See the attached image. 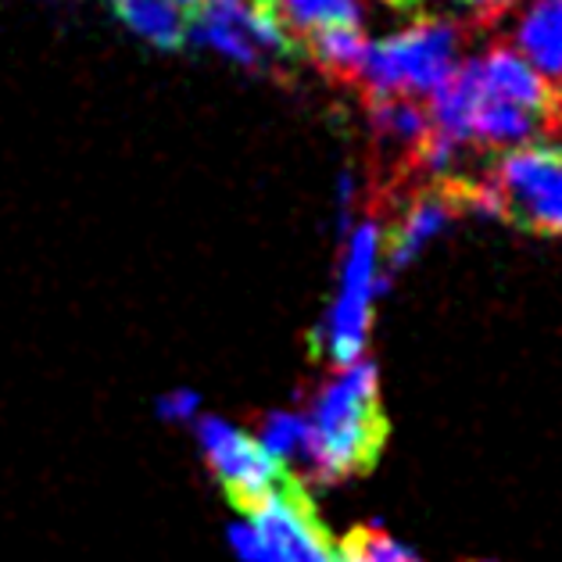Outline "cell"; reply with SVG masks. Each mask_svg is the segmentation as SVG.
Instances as JSON below:
<instances>
[{
  "label": "cell",
  "instance_id": "obj_10",
  "mask_svg": "<svg viewBox=\"0 0 562 562\" xmlns=\"http://www.w3.org/2000/svg\"><path fill=\"white\" fill-rule=\"evenodd\" d=\"M108 4L115 8L122 25H130L147 44L172 50L187 40V22L180 15V8L169 4V0H108Z\"/></svg>",
  "mask_w": 562,
  "mask_h": 562
},
{
  "label": "cell",
  "instance_id": "obj_3",
  "mask_svg": "<svg viewBox=\"0 0 562 562\" xmlns=\"http://www.w3.org/2000/svg\"><path fill=\"white\" fill-rule=\"evenodd\" d=\"M495 215L519 229L562 237V147H519L487 176Z\"/></svg>",
  "mask_w": 562,
  "mask_h": 562
},
{
  "label": "cell",
  "instance_id": "obj_14",
  "mask_svg": "<svg viewBox=\"0 0 562 562\" xmlns=\"http://www.w3.org/2000/svg\"><path fill=\"white\" fill-rule=\"evenodd\" d=\"M391 8H397V11H413V8H419L423 0H387Z\"/></svg>",
  "mask_w": 562,
  "mask_h": 562
},
{
  "label": "cell",
  "instance_id": "obj_2",
  "mask_svg": "<svg viewBox=\"0 0 562 562\" xmlns=\"http://www.w3.org/2000/svg\"><path fill=\"white\" fill-rule=\"evenodd\" d=\"M459 30L441 19H423L408 30L394 33L380 44L366 47L359 68V83L369 98H413V93H434L456 72Z\"/></svg>",
  "mask_w": 562,
  "mask_h": 562
},
{
  "label": "cell",
  "instance_id": "obj_12",
  "mask_svg": "<svg viewBox=\"0 0 562 562\" xmlns=\"http://www.w3.org/2000/svg\"><path fill=\"white\" fill-rule=\"evenodd\" d=\"M340 562H419L405 544L376 527H359L340 541Z\"/></svg>",
  "mask_w": 562,
  "mask_h": 562
},
{
  "label": "cell",
  "instance_id": "obj_1",
  "mask_svg": "<svg viewBox=\"0 0 562 562\" xmlns=\"http://www.w3.org/2000/svg\"><path fill=\"white\" fill-rule=\"evenodd\" d=\"M383 441H387V416L380 405L376 369L369 362H348L345 373L315 402L312 419L297 423L286 456H297L315 480L337 484L373 470Z\"/></svg>",
  "mask_w": 562,
  "mask_h": 562
},
{
  "label": "cell",
  "instance_id": "obj_15",
  "mask_svg": "<svg viewBox=\"0 0 562 562\" xmlns=\"http://www.w3.org/2000/svg\"><path fill=\"white\" fill-rule=\"evenodd\" d=\"M169 4H176V8H198L201 0H169Z\"/></svg>",
  "mask_w": 562,
  "mask_h": 562
},
{
  "label": "cell",
  "instance_id": "obj_7",
  "mask_svg": "<svg viewBox=\"0 0 562 562\" xmlns=\"http://www.w3.org/2000/svg\"><path fill=\"white\" fill-rule=\"evenodd\" d=\"M451 215H459V204H456V198H451V190L445 183L413 194L405 215L391 226V237H387L391 269H402L408 258H413L423 244L434 237V233H441V226L448 223Z\"/></svg>",
  "mask_w": 562,
  "mask_h": 562
},
{
  "label": "cell",
  "instance_id": "obj_9",
  "mask_svg": "<svg viewBox=\"0 0 562 562\" xmlns=\"http://www.w3.org/2000/svg\"><path fill=\"white\" fill-rule=\"evenodd\" d=\"M286 36H308L326 25H359V0H262Z\"/></svg>",
  "mask_w": 562,
  "mask_h": 562
},
{
  "label": "cell",
  "instance_id": "obj_8",
  "mask_svg": "<svg viewBox=\"0 0 562 562\" xmlns=\"http://www.w3.org/2000/svg\"><path fill=\"white\" fill-rule=\"evenodd\" d=\"M519 50L548 83H562V0H538L519 25Z\"/></svg>",
  "mask_w": 562,
  "mask_h": 562
},
{
  "label": "cell",
  "instance_id": "obj_6",
  "mask_svg": "<svg viewBox=\"0 0 562 562\" xmlns=\"http://www.w3.org/2000/svg\"><path fill=\"white\" fill-rule=\"evenodd\" d=\"M376 258H380V229L366 223L351 240L345 291L334 308L330 323V351L337 362H355L362 355L369 330V301L376 294Z\"/></svg>",
  "mask_w": 562,
  "mask_h": 562
},
{
  "label": "cell",
  "instance_id": "obj_11",
  "mask_svg": "<svg viewBox=\"0 0 562 562\" xmlns=\"http://www.w3.org/2000/svg\"><path fill=\"white\" fill-rule=\"evenodd\" d=\"M305 47L312 50V58L319 61L326 72L355 79L362 68L369 44H366L359 25H326V30H315L305 36Z\"/></svg>",
  "mask_w": 562,
  "mask_h": 562
},
{
  "label": "cell",
  "instance_id": "obj_5",
  "mask_svg": "<svg viewBox=\"0 0 562 562\" xmlns=\"http://www.w3.org/2000/svg\"><path fill=\"white\" fill-rule=\"evenodd\" d=\"M201 437H204V451H209V462L218 476V484L226 487V495L237 505V513L251 519L283 484V476H286L283 462L272 456L262 441L229 430L223 423H204Z\"/></svg>",
  "mask_w": 562,
  "mask_h": 562
},
{
  "label": "cell",
  "instance_id": "obj_4",
  "mask_svg": "<svg viewBox=\"0 0 562 562\" xmlns=\"http://www.w3.org/2000/svg\"><path fill=\"white\" fill-rule=\"evenodd\" d=\"M194 11V40L240 65L294 50V40L280 30L262 0H201Z\"/></svg>",
  "mask_w": 562,
  "mask_h": 562
},
{
  "label": "cell",
  "instance_id": "obj_13",
  "mask_svg": "<svg viewBox=\"0 0 562 562\" xmlns=\"http://www.w3.org/2000/svg\"><path fill=\"white\" fill-rule=\"evenodd\" d=\"M462 4L470 8V11H476V15L491 19V15H502V11L513 4V0H462Z\"/></svg>",
  "mask_w": 562,
  "mask_h": 562
}]
</instances>
